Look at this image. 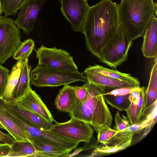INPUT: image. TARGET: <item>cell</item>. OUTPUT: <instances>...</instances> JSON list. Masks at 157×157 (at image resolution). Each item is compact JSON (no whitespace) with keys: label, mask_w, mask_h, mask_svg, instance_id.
<instances>
[{"label":"cell","mask_w":157,"mask_h":157,"mask_svg":"<svg viewBox=\"0 0 157 157\" xmlns=\"http://www.w3.org/2000/svg\"><path fill=\"white\" fill-rule=\"evenodd\" d=\"M119 4L101 0L90 7L81 32L88 50L98 59L104 47L116 33L121 24Z\"/></svg>","instance_id":"1"},{"label":"cell","mask_w":157,"mask_h":157,"mask_svg":"<svg viewBox=\"0 0 157 157\" xmlns=\"http://www.w3.org/2000/svg\"><path fill=\"white\" fill-rule=\"evenodd\" d=\"M87 94L85 101L82 103L77 98L69 113L71 118L85 121L92 126L98 134L105 127H110L113 118L109 109L98 86L86 82Z\"/></svg>","instance_id":"2"},{"label":"cell","mask_w":157,"mask_h":157,"mask_svg":"<svg viewBox=\"0 0 157 157\" xmlns=\"http://www.w3.org/2000/svg\"><path fill=\"white\" fill-rule=\"evenodd\" d=\"M153 0H121L118 11L121 23L133 41L142 36L153 16L156 15Z\"/></svg>","instance_id":"3"},{"label":"cell","mask_w":157,"mask_h":157,"mask_svg":"<svg viewBox=\"0 0 157 157\" xmlns=\"http://www.w3.org/2000/svg\"><path fill=\"white\" fill-rule=\"evenodd\" d=\"M30 83L37 87H56L74 82L87 81L78 71L61 70L37 65L30 72Z\"/></svg>","instance_id":"4"},{"label":"cell","mask_w":157,"mask_h":157,"mask_svg":"<svg viewBox=\"0 0 157 157\" xmlns=\"http://www.w3.org/2000/svg\"><path fill=\"white\" fill-rule=\"evenodd\" d=\"M132 42L121 23L115 35L103 49L99 59L112 68L116 69L127 60Z\"/></svg>","instance_id":"5"},{"label":"cell","mask_w":157,"mask_h":157,"mask_svg":"<svg viewBox=\"0 0 157 157\" xmlns=\"http://www.w3.org/2000/svg\"><path fill=\"white\" fill-rule=\"evenodd\" d=\"M20 29L12 19L0 16V64L13 56L21 42Z\"/></svg>","instance_id":"6"},{"label":"cell","mask_w":157,"mask_h":157,"mask_svg":"<svg viewBox=\"0 0 157 157\" xmlns=\"http://www.w3.org/2000/svg\"><path fill=\"white\" fill-rule=\"evenodd\" d=\"M35 51L39 65L61 70L78 71L73 57L66 50L42 45Z\"/></svg>","instance_id":"7"},{"label":"cell","mask_w":157,"mask_h":157,"mask_svg":"<svg viewBox=\"0 0 157 157\" xmlns=\"http://www.w3.org/2000/svg\"><path fill=\"white\" fill-rule=\"evenodd\" d=\"M55 122L50 130L59 136L78 143L83 142L88 144L93 138L94 130L91 125L85 121L71 118L65 122Z\"/></svg>","instance_id":"8"},{"label":"cell","mask_w":157,"mask_h":157,"mask_svg":"<svg viewBox=\"0 0 157 157\" xmlns=\"http://www.w3.org/2000/svg\"><path fill=\"white\" fill-rule=\"evenodd\" d=\"M18 124L33 139L38 138L71 151L75 149L79 144L70 139L59 136L50 130L41 129L23 119L19 121Z\"/></svg>","instance_id":"9"},{"label":"cell","mask_w":157,"mask_h":157,"mask_svg":"<svg viewBox=\"0 0 157 157\" xmlns=\"http://www.w3.org/2000/svg\"><path fill=\"white\" fill-rule=\"evenodd\" d=\"M61 12L71 24L73 30L81 32L90 8L87 0H59Z\"/></svg>","instance_id":"10"},{"label":"cell","mask_w":157,"mask_h":157,"mask_svg":"<svg viewBox=\"0 0 157 157\" xmlns=\"http://www.w3.org/2000/svg\"><path fill=\"white\" fill-rule=\"evenodd\" d=\"M46 0H26L19 9L14 21L17 26L29 35L33 30L38 15Z\"/></svg>","instance_id":"11"},{"label":"cell","mask_w":157,"mask_h":157,"mask_svg":"<svg viewBox=\"0 0 157 157\" xmlns=\"http://www.w3.org/2000/svg\"><path fill=\"white\" fill-rule=\"evenodd\" d=\"M17 100L27 109L36 113L50 123L55 122L49 110L39 96L30 87L28 90Z\"/></svg>","instance_id":"12"},{"label":"cell","mask_w":157,"mask_h":157,"mask_svg":"<svg viewBox=\"0 0 157 157\" xmlns=\"http://www.w3.org/2000/svg\"><path fill=\"white\" fill-rule=\"evenodd\" d=\"M157 104L153 109L144 119L138 123L131 125L128 128L117 131L113 137L111 145L115 144L124 141L128 139L132 138L134 134L142 131L145 128H150L156 121Z\"/></svg>","instance_id":"13"},{"label":"cell","mask_w":157,"mask_h":157,"mask_svg":"<svg viewBox=\"0 0 157 157\" xmlns=\"http://www.w3.org/2000/svg\"><path fill=\"white\" fill-rule=\"evenodd\" d=\"M83 74L87 82L98 87L102 91L103 94L119 88L136 87L129 83L86 69Z\"/></svg>","instance_id":"14"},{"label":"cell","mask_w":157,"mask_h":157,"mask_svg":"<svg viewBox=\"0 0 157 157\" xmlns=\"http://www.w3.org/2000/svg\"><path fill=\"white\" fill-rule=\"evenodd\" d=\"M157 102V58H155L147 88L144 92V105L141 120L153 109Z\"/></svg>","instance_id":"15"},{"label":"cell","mask_w":157,"mask_h":157,"mask_svg":"<svg viewBox=\"0 0 157 157\" xmlns=\"http://www.w3.org/2000/svg\"><path fill=\"white\" fill-rule=\"evenodd\" d=\"M9 106L18 115L32 124L43 130H50L53 125L39 114L31 111L21 105L15 99L7 101Z\"/></svg>","instance_id":"16"},{"label":"cell","mask_w":157,"mask_h":157,"mask_svg":"<svg viewBox=\"0 0 157 157\" xmlns=\"http://www.w3.org/2000/svg\"><path fill=\"white\" fill-rule=\"evenodd\" d=\"M141 50L144 56L157 58V19L154 15L143 36Z\"/></svg>","instance_id":"17"},{"label":"cell","mask_w":157,"mask_h":157,"mask_svg":"<svg viewBox=\"0 0 157 157\" xmlns=\"http://www.w3.org/2000/svg\"><path fill=\"white\" fill-rule=\"evenodd\" d=\"M145 87L143 86L129 95L130 102L125 111L130 125L138 123L141 119L144 105Z\"/></svg>","instance_id":"18"},{"label":"cell","mask_w":157,"mask_h":157,"mask_svg":"<svg viewBox=\"0 0 157 157\" xmlns=\"http://www.w3.org/2000/svg\"><path fill=\"white\" fill-rule=\"evenodd\" d=\"M77 99L74 86L65 85L59 90L54 104L58 110L69 113Z\"/></svg>","instance_id":"19"},{"label":"cell","mask_w":157,"mask_h":157,"mask_svg":"<svg viewBox=\"0 0 157 157\" xmlns=\"http://www.w3.org/2000/svg\"><path fill=\"white\" fill-rule=\"evenodd\" d=\"M85 69L129 83L135 87H140V82L138 79L132 76L130 74L108 69L99 64H95L92 66H89Z\"/></svg>","instance_id":"20"},{"label":"cell","mask_w":157,"mask_h":157,"mask_svg":"<svg viewBox=\"0 0 157 157\" xmlns=\"http://www.w3.org/2000/svg\"><path fill=\"white\" fill-rule=\"evenodd\" d=\"M0 128L6 130L16 141L32 142L33 139L10 117L0 112Z\"/></svg>","instance_id":"21"},{"label":"cell","mask_w":157,"mask_h":157,"mask_svg":"<svg viewBox=\"0 0 157 157\" xmlns=\"http://www.w3.org/2000/svg\"><path fill=\"white\" fill-rule=\"evenodd\" d=\"M24 61L23 59L17 60L12 68L2 97L6 101L13 99L14 92L18 81Z\"/></svg>","instance_id":"22"},{"label":"cell","mask_w":157,"mask_h":157,"mask_svg":"<svg viewBox=\"0 0 157 157\" xmlns=\"http://www.w3.org/2000/svg\"><path fill=\"white\" fill-rule=\"evenodd\" d=\"M28 58L24 59L18 81L15 89L13 99L18 100L29 89L30 86V70Z\"/></svg>","instance_id":"23"},{"label":"cell","mask_w":157,"mask_h":157,"mask_svg":"<svg viewBox=\"0 0 157 157\" xmlns=\"http://www.w3.org/2000/svg\"><path fill=\"white\" fill-rule=\"evenodd\" d=\"M31 142L36 151L41 152L50 155L51 157H61L71 151L51 143L34 138Z\"/></svg>","instance_id":"24"},{"label":"cell","mask_w":157,"mask_h":157,"mask_svg":"<svg viewBox=\"0 0 157 157\" xmlns=\"http://www.w3.org/2000/svg\"><path fill=\"white\" fill-rule=\"evenodd\" d=\"M36 151L31 142L15 140L10 145L9 154L6 157H31Z\"/></svg>","instance_id":"25"},{"label":"cell","mask_w":157,"mask_h":157,"mask_svg":"<svg viewBox=\"0 0 157 157\" xmlns=\"http://www.w3.org/2000/svg\"><path fill=\"white\" fill-rule=\"evenodd\" d=\"M132 138L115 144L105 145L103 144L97 145L94 149L98 156L114 153L124 150L131 146Z\"/></svg>","instance_id":"26"},{"label":"cell","mask_w":157,"mask_h":157,"mask_svg":"<svg viewBox=\"0 0 157 157\" xmlns=\"http://www.w3.org/2000/svg\"><path fill=\"white\" fill-rule=\"evenodd\" d=\"M129 95H102L107 103L113 107L120 111H125L129 106L130 102Z\"/></svg>","instance_id":"27"},{"label":"cell","mask_w":157,"mask_h":157,"mask_svg":"<svg viewBox=\"0 0 157 157\" xmlns=\"http://www.w3.org/2000/svg\"><path fill=\"white\" fill-rule=\"evenodd\" d=\"M35 44L32 39H28L21 42L14 53L13 58L18 60L28 58L34 49Z\"/></svg>","instance_id":"28"},{"label":"cell","mask_w":157,"mask_h":157,"mask_svg":"<svg viewBox=\"0 0 157 157\" xmlns=\"http://www.w3.org/2000/svg\"><path fill=\"white\" fill-rule=\"evenodd\" d=\"M26 0H1L5 16L16 15L17 13V10L20 9Z\"/></svg>","instance_id":"29"},{"label":"cell","mask_w":157,"mask_h":157,"mask_svg":"<svg viewBox=\"0 0 157 157\" xmlns=\"http://www.w3.org/2000/svg\"><path fill=\"white\" fill-rule=\"evenodd\" d=\"M117 131L109 127L101 128L98 133L97 140L98 142L105 145L111 144L114 136Z\"/></svg>","instance_id":"30"},{"label":"cell","mask_w":157,"mask_h":157,"mask_svg":"<svg viewBox=\"0 0 157 157\" xmlns=\"http://www.w3.org/2000/svg\"><path fill=\"white\" fill-rule=\"evenodd\" d=\"M115 125L114 129L117 131L124 129L131 125L127 117L123 114L121 116L119 111H117L115 114Z\"/></svg>","instance_id":"31"},{"label":"cell","mask_w":157,"mask_h":157,"mask_svg":"<svg viewBox=\"0 0 157 157\" xmlns=\"http://www.w3.org/2000/svg\"><path fill=\"white\" fill-rule=\"evenodd\" d=\"M10 71L7 68L0 64V97H2L4 92Z\"/></svg>","instance_id":"32"},{"label":"cell","mask_w":157,"mask_h":157,"mask_svg":"<svg viewBox=\"0 0 157 157\" xmlns=\"http://www.w3.org/2000/svg\"><path fill=\"white\" fill-rule=\"evenodd\" d=\"M138 87H123L115 89L111 91L102 94V95H124L129 94L132 91L140 88Z\"/></svg>","instance_id":"33"},{"label":"cell","mask_w":157,"mask_h":157,"mask_svg":"<svg viewBox=\"0 0 157 157\" xmlns=\"http://www.w3.org/2000/svg\"><path fill=\"white\" fill-rule=\"evenodd\" d=\"M77 98L83 103L86 100L87 94V89L86 83L81 86H74Z\"/></svg>","instance_id":"34"},{"label":"cell","mask_w":157,"mask_h":157,"mask_svg":"<svg viewBox=\"0 0 157 157\" xmlns=\"http://www.w3.org/2000/svg\"><path fill=\"white\" fill-rule=\"evenodd\" d=\"M15 141L9 133H5L0 130V142L11 145Z\"/></svg>","instance_id":"35"},{"label":"cell","mask_w":157,"mask_h":157,"mask_svg":"<svg viewBox=\"0 0 157 157\" xmlns=\"http://www.w3.org/2000/svg\"><path fill=\"white\" fill-rule=\"evenodd\" d=\"M10 145L5 143H0V157H6L9 154Z\"/></svg>","instance_id":"36"},{"label":"cell","mask_w":157,"mask_h":157,"mask_svg":"<svg viewBox=\"0 0 157 157\" xmlns=\"http://www.w3.org/2000/svg\"><path fill=\"white\" fill-rule=\"evenodd\" d=\"M84 149L82 147H79L76 149L72 152L64 154L61 156V157H71L78 155L81 151L84 150Z\"/></svg>","instance_id":"37"},{"label":"cell","mask_w":157,"mask_h":157,"mask_svg":"<svg viewBox=\"0 0 157 157\" xmlns=\"http://www.w3.org/2000/svg\"><path fill=\"white\" fill-rule=\"evenodd\" d=\"M1 2V1L0 0V16L1 15L3 12V6Z\"/></svg>","instance_id":"38"}]
</instances>
